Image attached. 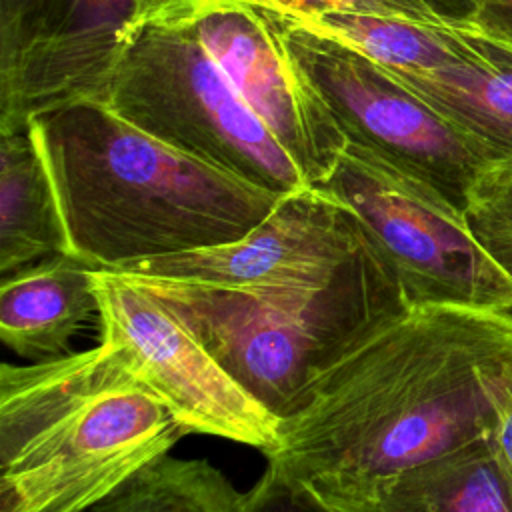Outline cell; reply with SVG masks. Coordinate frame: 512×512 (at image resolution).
Here are the masks:
<instances>
[{
  "mask_svg": "<svg viewBox=\"0 0 512 512\" xmlns=\"http://www.w3.org/2000/svg\"><path fill=\"white\" fill-rule=\"evenodd\" d=\"M464 212L470 224L512 230V160L492 162L476 176Z\"/></svg>",
  "mask_w": 512,
  "mask_h": 512,
  "instance_id": "cell-20",
  "label": "cell"
},
{
  "mask_svg": "<svg viewBox=\"0 0 512 512\" xmlns=\"http://www.w3.org/2000/svg\"><path fill=\"white\" fill-rule=\"evenodd\" d=\"M316 492L334 512H512L488 436L362 486Z\"/></svg>",
  "mask_w": 512,
  "mask_h": 512,
  "instance_id": "cell-12",
  "label": "cell"
},
{
  "mask_svg": "<svg viewBox=\"0 0 512 512\" xmlns=\"http://www.w3.org/2000/svg\"><path fill=\"white\" fill-rule=\"evenodd\" d=\"M388 72L474 140L492 162L512 160L510 42H488L464 60L430 70Z\"/></svg>",
  "mask_w": 512,
  "mask_h": 512,
  "instance_id": "cell-14",
  "label": "cell"
},
{
  "mask_svg": "<svg viewBox=\"0 0 512 512\" xmlns=\"http://www.w3.org/2000/svg\"><path fill=\"white\" fill-rule=\"evenodd\" d=\"M226 0H136V30L146 24H172L194 18Z\"/></svg>",
  "mask_w": 512,
  "mask_h": 512,
  "instance_id": "cell-22",
  "label": "cell"
},
{
  "mask_svg": "<svg viewBox=\"0 0 512 512\" xmlns=\"http://www.w3.org/2000/svg\"><path fill=\"white\" fill-rule=\"evenodd\" d=\"M278 14L312 16L322 12L408 20L452 30L496 28L478 0H244ZM498 30V28H496Z\"/></svg>",
  "mask_w": 512,
  "mask_h": 512,
  "instance_id": "cell-18",
  "label": "cell"
},
{
  "mask_svg": "<svg viewBox=\"0 0 512 512\" xmlns=\"http://www.w3.org/2000/svg\"><path fill=\"white\" fill-rule=\"evenodd\" d=\"M160 142L278 196L308 188L188 20L138 28L102 100Z\"/></svg>",
  "mask_w": 512,
  "mask_h": 512,
  "instance_id": "cell-5",
  "label": "cell"
},
{
  "mask_svg": "<svg viewBox=\"0 0 512 512\" xmlns=\"http://www.w3.org/2000/svg\"><path fill=\"white\" fill-rule=\"evenodd\" d=\"M94 282L102 340L122 350L186 434L218 436L264 456L274 450L280 418L236 382L164 304L114 272L94 270Z\"/></svg>",
  "mask_w": 512,
  "mask_h": 512,
  "instance_id": "cell-8",
  "label": "cell"
},
{
  "mask_svg": "<svg viewBox=\"0 0 512 512\" xmlns=\"http://www.w3.org/2000/svg\"><path fill=\"white\" fill-rule=\"evenodd\" d=\"M484 248L498 260V264L512 276V230L494 226L470 224Z\"/></svg>",
  "mask_w": 512,
  "mask_h": 512,
  "instance_id": "cell-23",
  "label": "cell"
},
{
  "mask_svg": "<svg viewBox=\"0 0 512 512\" xmlns=\"http://www.w3.org/2000/svg\"><path fill=\"white\" fill-rule=\"evenodd\" d=\"M492 428L488 434L498 468L512 494V350L494 362L488 374Z\"/></svg>",
  "mask_w": 512,
  "mask_h": 512,
  "instance_id": "cell-21",
  "label": "cell"
},
{
  "mask_svg": "<svg viewBox=\"0 0 512 512\" xmlns=\"http://www.w3.org/2000/svg\"><path fill=\"white\" fill-rule=\"evenodd\" d=\"M314 188L358 216L408 306L512 312V276L478 240L466 212L432 186L346 142L332 174Z\"/></svg>",
  "mask_w": 512,
  "mask_h": 512,
  "instance_id": "cell-6",
  "label": "cell"
},
{
  "mask_svg": "<svg viewBox=\"0 0 512 512\" xmlns=\"http://www.w3.org/2000/svg\"><path fill=\"white\" fill-rule=\"evenodd\" d=\"M60 252L68 238L30 124L0 130V280Z\"/></svg>",
  "mask_w": 512,
  "mask_h": 512,
  "instance_id": "cell-15",
  "label": "cell"
},
{
  "mask_svg": "<svg viewBox=\"0 0 512 512\" xmlns=\"http://www.w3.org/2000/svg\"><path fill=\"white\" fill-rule=\"evenodd\" d=\"M98 312L94 268L70 252L48 256L0 284V340L22 358L68 354L74 334Z\"/></svg>",
  "mask_w": 512,
  "mask_h": 512,
  "instance_id": "cell-13",
  "label": "cell"
},
{
  "mask_svg": "<svg viewBox=\"0 0 512 512\" xmlns=\"http://www.w3.org/2000/svg\"><path fill=\"white\" fill-rule=\"evenodd\" d=\"M242 102L302 170L308 186L336 168L346 138L328 104L290 54L272 14L226 0L188 20Z\"/></svg>",
  "mask_w": 512,
  "mask_h": 512,
  "instance_id": "cell-10",
  "label": "cell"
},
{
  "mask_svg": "<svg viewBox=\"0 0 512 512\" xmlns=\"http://www.w3.org/2000/svg\"><path fill=\"white\" fill-rule=\"evenodd\" d=\"M268 12L348 144L422 180L466 210L468 192L492 164L490 156L384 66L340 40Z\"/></svg>",
  "mask_w": 512,
  "mask_h": 512,
  "instance_id": "cell-7",
  "label": "cell"
},
{
  "mask_svg": "<svg viewBox=\"0 0 512 512\" xmlns=\"http://www.w3.org/2000/svg\"><path fill=\"white\" fill-rule=\"evenodd\" d=\"M164 304L276 418L346 354L410 306L368 236L334 272L278 286H220L126 276Z\"/></svg>",
  "mask_w": 512,
  "mask_h": 512,
  "instance_id": "cell-4",
  "label": "cell"
},
{
  "mask_svg": "<svg viewBox=\"0 0 512 512\" xmlns=\"http://www.w3.org/2000/svg\"><path fill=\"white\" fill-rule=\"evenodd\" d=\"M30 130L68 252L94 270L240 240L282 198L160 142L102 100L42 112Z\"/></svg>",
  "mask_w": 512,
  "mask_h": 512,
  "instance_id": "cell-2",
  "label": "cell"
},
{
  "mask_svg": "<svg viewBox=\"0 0 512 512\" xmlns=\"http://www.w3.org/2000/svg\"><path fill=\"white\" fill-rule=\"evenodd\" d=\"M508 350L512 312L410 306L308 390L266 458L344 490L462 448L490 434L488 374Z\"/></svg>",
  "mask_w": 512,
  "mask_h": 512,
  "instance_id": "cell-1",
  "label": "cell"
},
{
  "mask_svg": "<svg viewBox=\"0 0 512 512\" xmlns=\"http://www.w3.org/2000/svg\"><path fill=\"white\" fill-rule=\"evenodd\" d=\"M136 0H0V130L104 100L136 36Z\"/></svg>",
  "mask_w": 512,
  "mask_h": 512,
  "instance_id": "cell-9",
  "label": "cell"
},
{
  "mask_svg": "<svg viewBox=\"0 0 512 512\" xmlns=\"http://www.w3.org/2000/svg\"><path fill=\"white\" fill-rule=\"evenodd\" d=\"M246 492L204 458L160 454L80 512H244Z\"/></svg>",
  "mask_w": 512,
  "mask_h": 512,
  "instance_id": "cell-17",
  "label": "cell"
},
{
  "mask_svg": "<svg viewBox=\"0 0 512 512\" xmlns=\"http://www.w3.org/2000/svg\"><path fill=\"white\" fill-rule=\"evenodd\" d=\"M244 512H334L304 480L270 462L256 484L246 492Z\"/></svg>",
  "mask_w": 512,
  "mask_h": 512,
  "instance_id": "cell-19",
  "label": "cell"
},
{
  "mask_svg": "<svg viewBox=\"0 0 512 512\" xmlns=\"http://www.w3.org/2000/svg\"><path fill=\"white\" fill-rule=\"evenodd\" d=\"M280 16L340 40L388 70H430L464 60L488 42L512 44V38L496 28L452 30L396 18L340 12Z\"/></svg>",
  "mask_w": 512,
  "mask_h": 512,
  "instance_id": "cell-16",
  "label": "cell"
},
{
  "mask_svg": "<svg viewBox=\"0 0 512 512\" xmlns=\"http://www.w3.org/2000/svg\"><path fill=\"white\" fill-rule=\"evenodd\" d=\"M186 432L100 340L0 368V512H80Z\"/></svg>",
  "mask_w": 512,
  "mask_h": 512,
  "instance_id": "cell-3",
  "label": "cell"
},
{
  "mask_svg": "<svg viewBox=\"0 0 512 512\" xmlns=\"http://www.w3.org/2000/svg\"><path fill=\"white\" fill-rule=\"evenodd\" d=\"M366 242L368 234L348 206L308 186L282 196L240 240L110 272L220 286H278L324 278Z\"/></svg>",
  "mask_w": 512,
  "mask_h": 512,
  "instance_id": "cell-11",
  "label": "cell"
},
{
  "mask_svg": "<svg viewBox=\"0 0 512 512\" xmlns=\"http://www.w3.org/2000/svg\"><path fill=\"white\" fill-rule=\"evenodd\" d=\"M486 20L512 38V0H478Z\"/></svg>",
  "mask_w": 512,
  "mask_h": 512,
  "instance_id": "cell-24",
  "label": "cell"
}]
</instances>
